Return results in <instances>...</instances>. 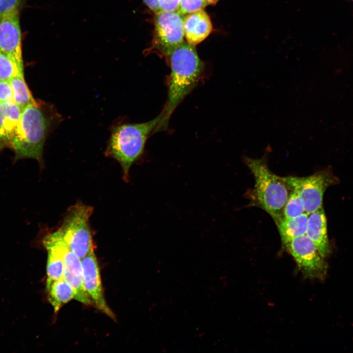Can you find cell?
I'll return each mask as SVG.
<instances>
[{
  "mask_svg": "<svg viewBox=\"0 0 353 353\" xmlns=\"http://www.w3.org/2000/svg\"><path fill=\"white\" fill-rule=\"evenodd\" d=\"M207 5L204 0H179L177 11L181 15L186 14L204 9Z\"/></svg>",
  "mask_w": 353,
  "mask_h": 353,
  "instance_id": "obj_21",
  "label": "cell"
},
{
  "mask_svg": "<svg viewBox=\"0 0 353 353\" xmlns=\"http://www.w3.org/2000/svg\"><path fill=\"white\" fill-rule=\"evenodd\" d=\"M179 0H159L160 11L173 12L178 10Z\"/></svg>",
  "mask_w": 353,
  "mask_h": 353,
  "instance_id": "obj_24",
  "label": "cell"
},
{
  "mask_svg": "<svg viewBox=\"0 0 353 353\" xmlns=\"http://www.w3.org/2000/svg\"><path fill=\"white\" fill-rule=\"evenodd\" d=\"M21 111L14 101L0 103V151L11 149Z\"/></svg>",
  "mask_w": 353,
  "mask_h": 353,
  "instance_id": "obj_15",
  "label": "cell"
},
{
  "mask_svg": "<svg viewBox=\"0 0 353 353\" xmlns=\"http://www.w3.org/2000/svg\"><path fill=\"white\" fill-rule=\"evenodd\" d=\"M285 181L302 199L305 212L308 215L323 206L324 194L327 189L336 184L338 179L329 169L307 176H285Z\"/></svg>",
  "mask_w": 353,
  "mask_h": 353,
  "instance_id": "obj_7",
  "label": "cell"
},
{
  "mask_svg": "<svg viewBox=\"0 0 353 353\" xmlns=\"http://www.w3.org/2000/svg\"><path fill=\"white\" fill-rule=\"evenodd\" d=\"M308 217V214L304 212L295 218L282 219L276 224L284 245L293 239L305 234Z\"/></svg>",
  "mask_w": 353,
  "mask_h": 353,
  "instance_id": "obj_16",
  "label": "cell"
},
{
  "mask_svg": "<svg viewBox=\"0 0 353 353\" xmlns=\"http://www.w3.org/2000/svg\"><path fill=\"white\" fill-rule=\"evenodd\" d=\"M305 235L314 243L321 254L326 257L330 252L327 221L323 207L308 215Z\"/></svg>",
  "mask_w": 353,
  "mask_h": 353,
  "instance_id": "obj_14",
  "label": "cell"
},
{
  "mask_svg": "<svg viewBox=\"0 0 353 353\" xmlns=\"http://www.w3.org/2000/svg\"><path fill=\"white\" fill-rule=\"evenodd\" d=\"M9 82L12 88L13 101L21 110L35 101L26 83L24 72L11 78Z\"/></svg>",
  "mask_w": 353,
  "mask_h": 353,
  "instance_id": "obj_18",
  "label": "cell"
},
{
  "mask_svg": "<svg viewBox=\"0 0 353 353\" xmlns=\"http://www.w3.org/2000/svg\"><path fill=\"white\" fill-rule=\"evenodd\" d=\"M46 288L48 300L55 313L63 305L74 299L72 287L63 278L52 281Z\"/></svg>",
  "mask_w": 353,
  "mask_h": 353,
  "instance_id": "obj_17",
  "label": "cell"
},
{
  "mask_svg": "<svg viewBox=\"0 0 353 353\" xmlns=\"http://www.w3.org/2000/svg\"><path fill=\"white\" fill-rule=\"evenodd\" d=\"M83 284L91 303L110 318L115 319L114 314L105 300L99 267L94 251L81 259Z\"/></svg>",
  "mask_w": 353,
  "mask_h": 353,
  "instance_id": "obj_9",
  "label": "cell"
},
{
  "mask_svg": "<svg viewBox=\"0 0 353 353\" xmlns=\"http://www.w3.org/2000/svg\"><path fill=\"white\" fill-rule=\"evenodd\" d=\"M61 119L53 105L40 100H36L23 109L11 148L15 154L14 162L32 158L43 165L45 141Z\"/></svg>",
  "mask_w": 353,
  "mask_h": 353,
  "instance_id": "obj_1",
  "label": "cell"
},
{
  "mask_svg": "<svg viewBox=\"0 0 353 353\" xmlns=\"http://www.w3.org/2000/svg\"><path fill=\"white\" fill-rule=\"evenodd\" d=\"M63 261V278L72 287L74 299L84 304L89 305L91 302L83 287L81 259L70 250L67 244L64 251Z\"/></svg>",
  "mask_w": 353,
  "mask_h": 353,
  "instance_id": "obj_12",
  "label": "cell"
},
{
  "mask_svg": "<svg viewBox=\"0 0 353 353\" xmlns=\"http://www.w3.org/2000/svg\"><path fill=\"white\" fill-rule=\"evenodd\" d=\"M305 212L303 202L294 189L291 192L285 205L283 210V218L290 219L302 215Z\"/></svg>",
  "mask_w": 353,
  "mask_h": 353,
  "instance_id": "obj_20",
  "label": "cell"
},
{
  "mask_svg": "<svg viewBox=\"0 0 353 353\" xmlns=\"http://www.w3.org/2000/svg\"><path fill=\"white\" fill-rule=\"evenodd\" d=\"M146 5L155 13L160 12L159 0H143Z\"/></svg>",
  "mask_w": 353,
  "mask_h": 353,
  "instance_id": "obj_25",
  "label": "cell"
},
{
  "mask_svg": "<svg viewBox=\"0 0 353 353\" xmlns=\"http://www.w3.org/2000/svg\"><path fill=\"white\" fill-rule=\"evenodd\" d=\"M24 72V64L13 56L0 50V80L9 81Z\"/></svg>",
  "mask_w": 353,
  "mask_h": 353,
  "instance_id": "obj_19",
  "label": "cell"
},
{
  "mask_svg": "<svg viewBox=\"0 0 353 353\" xmlns=\"http://www.w3.org/2000/svg\"><path fill=\"white\" fill-rule=\"evenodd\" d=\"M207 5H214L217 3L219 0H204Z\"/></svg>",
  "mask_w": 353,
  "mask_h": 353,
  "instance_id": "obj_26",
  "label": "cell"
},
{
  "mask_svg": "<svg viewBox=\"0 0 353 353\" xmlns=\"http://www.w3.org/2000/svg\"><path fill=\"white\" fill-rule=\"evenodd\" d=\"M22 0H0V17L18 10Z\"/></svg>",
  "mask_w": 353,
  "mask_h": 353,
  "instance_id": "obj_23",
  "label": "cell"
},
{
  "mask_svg": "<svg viewBox=\"0 0 353 353\" xmlns=\"http://www.w3.org/2000/svg\"><path fill=\"white\" fill-rule=\"evenodd\" d=\"M0 50L23 64L19 9L0 17Z\"/></svg>",
  "mask_w": 353,
  "mask_h": 353,
  "instance_id": "obj_10",
  "label": "cell"
},
{
  "mask_svg": "<svg viewBox=\"0 0 353 353\" xmlns=\"http://www.w3.org/2000/svg\"><path fill=\"white\" fill-rule=\"evenodd\" d=\"M154 31L151 49L166 56L184 41V16L177 11L154 14Z\"/></svg>",
  "mask_w": 353,
  "mask_h": 353,
  "instance_id": "obj_6",
  "label": "cell"
},
{
  "mask_svg": "<svg viewBox=\"0 0 353 353\" xmlns=\"http://www.w3.org/2000/svg\"><path fill=\"white\" fill-rule=\"evenodd\" d=\"M171 69L168 99L163 116L154 132L165 129L182 100L195 87L204 69L195 46L184 41L169 55Z\"/></svg>",
  "mask_w": 353,
  "mask_h": 353,
  "instance_id": "obj_2",
  "label": "cell"
},
{
  "mask_svg": "<svg viewBox=\"0 0 353 353\" xmlns=\"http://www.w3.org/2000/svg\"><path fill=\"white\" fill-rule=\"evenodd\" d=\"M163 114V111L148 122L122 124L112 130L105 153L119 163L125 181L129 180L131 166L142 154L149 135L155 130Z\"/></svg>",
  "mask_w": 353,
  "mask_h": 353,
  "instance_id": "obj_4",
  "label": "cell"
},
{
  "mask_svg": "<svg viewBox=\"0 0 353 353\" xmlns=\"http://www.w3.org/2000/svg\"><path fill=\"white\" fill-rule=\"evenodd\" d=\"M93 208L77 202L67 210L58 230L70 250L80 259L94 251L89 225Z\"/></svg>",
  "mask_w": 353,
  "mask_h": 353,
  "instance_id": "obj_5",
  "label": "cell"
},
{
  "mask_svg": "<svg viewBox=\"0 0 353 353\" xmlns=\"http://www.w3.org/2000/svg\"><path fill=\"white\" fill-rule=\"evenodd\" d=\"M11 101H14L10 82L0 80V103Z\"/></svg>",
  "mask_w": 353,
  "mask_h": 353,
  "instance_id": "obj_22",
  "label": "cell"
},
{
  "mask_svg": "<svg viewBox=\"0 0 353 353\" xmlns=\"http://www.w3.org/2000/svg\"><path fill=\"white\" fill-rule=\"evenodd\" d=\"M183 27L186 41L195 46L205 40L213 29L210 19L204 9L184 15Z\"/></svg>",
  "mask_w": 353,
  "mask_h": 353,
  "instance_id": "obj_13",
  "label": "cell"
},
{
  "mask_svg": "<svg viewBox=\"0 0 353 353\" xmlns=\"http://www.w3.org/2000/svg\"><path fill=\"white\" fill-rule=\"evenodd\" d=\"M244 161L254 178V203L268 213L277 224L283 218L284 208L292 188L284 177L271 171L265 157H244Z\"/></svg>",
  "mask_w": 353,
  "mask_h": 353,
  "instance_id": "obj_3",
  "label": "cell"
},
{
  "mask_svg": "<svg viewBox=\"0 0 353 353\" xmlns=\"http://www.w3.org/2000/svg\"><path fill=\"white\" fill-rule=\"evenodd\" d=\"M48 252L47 264V284L63 278V253L67 245L62 235L57 230L47 235L43 241Z\"/></svg>",
  "mask_w": 353,
  "mask_h": 353,
  "instance_id": "obj_11",
  "label": "cell"
},
{
  "mask_svg": "<svg viewBox=\"0 0 353 353\" xmlns=\"http://www.w3.org/2000/svg\"><path fill=\"white\" fill-rule=\"evenodd\" d=\"M306 277L323 279L328 265L313 241L306 235L297 237L285 245Z\"/></svg>",
  "mask_w": 353,
  "mask_h": 353,
  "instance_id": "obj_8",
  "label": "cell"
}]
</instances>
